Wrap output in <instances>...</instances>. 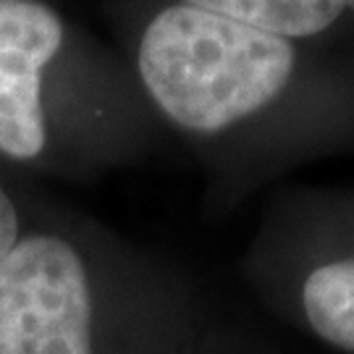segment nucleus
Segmentation results:
<instances>
[{
    "label": "nucleus",
    "instance_id": "39448f33",
    "mask_svg": "<svg viewBox=\"0 0 354 354\" xmlns=\"http://www.w3.org/2000/svg\"><path fill=\"white\" fill-rule=\"evenodd\" d=\"M178 3L221 13L291 42L326 32L346 11V0H178Z\"/></svg>",
    "mask_w": 354,
    "mask_h": 354
},
{
    "label": "nucleus",
    "instance_id": "0eeeda50",
    "mask_svg": "<svg viewBox=\"0 0 354 354\" xmlns=\"http://www.w3.org/2000/svg\"><path fill=\"white\" fill-rule=\"evenodd\" d=\"M21 234H24V228H21L19 207H16L13 197L8 194V189L0 184V257L19 241Z\"/></svg>",
    "mask_w": 354,
    "mask_h": 354
},
{
    "label": "nucleus",
    "instance_id": "423d86ee",
    "mask_svg": "<svg viewBox=\"0 0 354 354\" xmlns=\"http://www.w3.org/2000/svg\"><path fill=\"white\" fill-rule=\"evenodd\" d=\"M187 354H279L266 339L247 330L239 323H226L207 315L197 339L192 342Z\"/></svg>",
    "mask_w": 354,
    "mask_h": 354
},
{
    "label": "nucleus",
    "instance_id": "6e6552de",
    "mask_svg": "<svg viewBox=\"0 0 354 354\" xmlns=\"http://www.w3.org/2000/svg\"><path fill=\"white\" fill-rule=\"evenodd\" d=\"M346 11H354V0H346Z\"/></svg>",
    "mask_w": 354,
    "mask_h": 354
},
{
    "label": "nucleus",
    "instance_id": "f257e3e1",
    "mask_svg": "<svg viewBox=\"0 0 354 354\" xmlns=\"http://www.w3.org/2000/svg\"><path fill=\"white\" fill-rule=\"evenodd\" d=\"M178 273L24 231L0 257V354H187L207 320Z\"/></svg>",
    "mask_w": 354,
    "mask_h": 354
},
{
    "label": "nucleus",
    "instance_id": "7ed1b4c3",
    "mask_svg": "<svg viewBox=\"0 0 354 354\" xmlns=\"http://www.w3.org/2000/svg\"><path fill=\"white\" fill-rule=\"evenodd\" d=\"M241 273L270 317L354 354V200H310L270 218Z\"/></svg>",
    "mask_w": 354,
    "mask_h": 354
},
{
    "label": "nucleus",
    "instance_id": "20e7f679",
    "mask_svg": "<svg viewBox=\"0 0 354 354\" xmlns=\"http://www.w3.org/2000/svg\"><path fill=\"white\" fill-rule=\"evenodd\" d=\"M64 42L58 13L37 0H0V155L39 160L48 142L42 71Z\"/></svg>",
    "mask_w": 354,
    "mask_h": 354
},
{
    "label": "nucleus",
    "instance_id": "f03ea898",
    "mask_svg": "<svg viewBox=\"0 0 354 354\" xmlns=\"http://www.w3.org/2000/svg\"><path fill=\"white\" fill-rule=\"evenodd\" d=\"M137 68L171 127L192 140L221 142L283 97L297 50L291 39L174 3L145 29Z\"/></svg>",
    "mask_w": 354,
    "mask_h": 354
}]
</instances>
